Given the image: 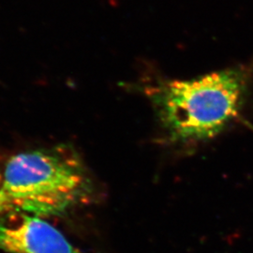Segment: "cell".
I'll use <instances>...</instances> for the list:
<instances>
[{"instance_id":"2","label":"cell","mask_w":253,"mask_h":253,"mask_svg":"<svg viewBox=\"0 0 253 253\" xmlns=\"http://www.w3.org/2000/svg\"><path fill=\"white\" fill-rule=\"evenodd\" d=\"M3 177L12 212L60 216L96 197L90 172L70 145L17 154L9 159Z\"/></svg>"},{"instance_id":"1","label":"cell","mask_w":253,"mask_h":253,"mask_svg":"<svg viewBox=\"0 0 253 253\" xmlns=\"http://www.w3.org/2000/svg\"><path fill=\"white\" fill-rule=\"evenodd\" d=\"M253 79L252 65H241L145 88L166 141L191 146L214 139L235 121Z\"/></svg>"},{"instance_id":"3","label":"cell","mask_w":253,"mask_h":253,"mask_svg":"<svg viewBox=\"0 0 253 253\" xmlns=\"http://www.w3.org/2000/svg\"><path fill=\"white\" fill-rule=\"evenodd\" d=\"M0 250L10 253H87L42 217L22 212L0 217Z\"/></svg>"},{"instance_id":"4","label":"cell","mask_w":253,"mask_h":253,"mask_svg":"<svg viewBox=\"0 0 253 253\" xmlns=\"http://www.w3.org/2000/svg\"><path fill=\"white\" fill-rule=\"evenodd\" d=\"M12 212L4 188V177L0 174V217Z\"/></svg>"}]
</instances>
